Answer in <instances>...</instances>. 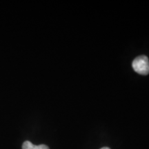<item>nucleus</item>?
<instances>
[{"mask_svg":"<svg viewBox=\"0 0 149 149\" xmlns=\"http://www.w3.org/2000/svg\"><path fill=\"white\" fill-rule=\"evenodd\" d=\"M134 70L137 73L146 75L149 73V60L145 55H141L136 57L132 64Z\"/></svg>","mask_w":149,"mask_h":149,"instance_id":"f257e3e1","label":"nucleus"},{"mask_svg":"<svg viewBox=\"0 0 149 149\" xmlns=\"http://www.w3.org/2000/svg\"><path fill=\"white\" fill-rule=\"evenodd\" d=\"M22 149H49V148L44 144H41L39 146L33 144L31 141H26L22 145Z\"/></svg>","mask_w":149,"mask_h":149,"instance_id":"f03ea898","label":"nucleus"},{"mask_svg":"<svg viewBox=\"0 0 149 149\" xmlns=\"http://www.w3.org/2000/svg\"><path fill=\"white\" fill-rule=\"evenodd\" d=\"M101 149H110V148H108V147H104V148H102Z\"/></svg>","mask_w":149,"mask_h":149,"instance_id":"7ed1b4c3","label":"nucleus"}]
</instances>
